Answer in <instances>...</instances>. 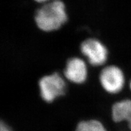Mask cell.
<instances>
[{"mask_svg":"<svg viewBox=\"0 0 131 131\" xmlns=\"http://www.w3.org/2000/svg\"><path fill=\"white\" fill-rule=\"evenodd\" d=\"M33 19L39 30L50 34L64 26L69 20V16L63 0H50L35 9Z\"/></svg>","mask_w":131,"mask_h":131,"instance_id":"1","label":"cell"},{"mask_svg":"<svg viewBox=\"0 0 131 131\" xmlns=\"http://www.w3.org/2000/svg\"><path fill=\"white\" fill-rule=\"evenodd\" d=\"M79 52L89 64L94 68L105 65L109 59V48L100 39L86 38L80 43Z\"/></svg>","mask_w":131,"mask_h":131,"instance_id":"2","label":"cell"},{"mask_svg":"<svg viewBox=\"0 0 131 131\" xmlns=\"http://www.w3.org/2000/svg\"><path fill=\"white\" fill-rule=\"evenodd\" d=\"M38 86L42 99L51 103L66 94L67 84L60 73L55 71L42 76L38 81Z\"/></svg>","mask_w":131,"mask_h":131,"instance_id":"3","label":"cell"},{"mask_svg":"<svg viewBox=\"0 0 131 131\" xmlns=\"http://www.w3.org/2000/svg\"><path fill=\"white\" fill-rule=\"evenodd\" d=\"M98 78L103 89L111 94H116L122 91L125 84L123 72L115 64H110L103 67Z\"/></svg>","mask_w":131,"mask_h":131,"instance_id":"4","label":"cell"},{"mask_svg":"<svg viewBox=\"0 0 131 131\" xmlns=\"http://www.w3.org/2000/svg\"><path fill=\"white\" fill-rule=\"evenodd\" d=\"M63 73L65 78L70 83L81 84L88 78V67L83 58L78 56L70 57L67 59Z\"/></svg>","mask_w":131,"mask_h":131,"instance_id":"5","label":"cell"},{"mask_svg":"<svg viewBox=\"0 0 131 131\" xmlns=\"http://www.w3.org/2000/svg\"><path fill=\"white\" fill-rule=\"evenodd\" d=\"M112 115L115 122L127 121L131 129V100H124L115 103L112 106Z\"/></svg>","mask_w":131,"mask_h":131,"instance_id":"6","label":"cell"},{"mask_svg":"<svg viewBox=\"0 0 131 131\" xmlns=\"http://www.w3.org/2000/svg\"><path fill=\"white\" fill-rule=\"evenodd\" d=\"M75 131H107L103 124L97 120L83 121L78 123Z\"/></svg>","mask_w":131,"mask_h":131,"instance_id":"7","label":"cell"},{"mask_svg":"<svg viewBox=\"0 0 131 131\" xmlns=\"http://www.w3.org/2000/svg\"><path fill=\"white\" fill-rule=\"evenodd\" d=\"M0 131H12L11 129L8 127V126L6 125V124L3 122L1 123L0 125Z\"/></svg>","mask_w":131,"mask_h":131,"instance_id":"8","label":"cell"},{"mask_svg":"<svg viewBox=\"0 0 131 131\" xmlns=\"http://www.w3.org/2000/svg\"><path fill=\"white\" fill-rule=\"evenodd\" d=\"M32 1H34L35 3H37V4H45L46 3L49 2V1H50V0H32Z\"/></svg>","mask_w":131,"mask_h":131,"instance_id":"9","label":"cell"},{"mask_svg":"<svg viewBox=\"0 0 131 131\" xmlns=\"http://www.w3.org/2000/svg\"><path fill=\"white\" fill-rule=\"evenodd\" d=\"M129 86H130V90H131V81H130V84H129Z\"/></svg>","mask_w":131,"mask_h":131,"instance_id":"10","label":"cell"}]
</instances>
